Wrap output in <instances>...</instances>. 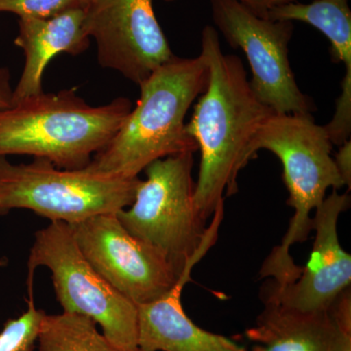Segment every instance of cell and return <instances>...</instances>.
Returning a JSON list of instances; mask_svg holds the SVG:
<instances>
[{"label":"cell","mask_w":351,"mask_h":351,"mask_svg":"<svg viewBox=\"0 0 351 351\" xmlns=\"http://www.w3.org/2000/svg\"><path fill=\"white\" fill-rule=\"evenodd\" d=\"M200 54L209 78L186 130L200 151L195 205L207 221L225 200V193L232 196L239 191L240 171L252 160V141L265 120L276 112L254 94L241 59L223 52L218 29L212 25L203 29Z\"/></svg>","instance_id":"6da1fadb"},{"label":"cell","mask_w":351,"mask_h":351,"mask_svg":"<svg viewBox=\"0 0 351 351\" xmlns=\"http://www.w3.org/2000/svg\"><path fill=\"white\" fill-rule=\"evenodd\" d=\"M209 71L202 55L176 56L141 83L140 98L106 149L87 170L136 179L149 164L198 149L186 130L189 108L205 91Z\"/></svg>","instance_id":"7a4b0ae2"},{"label":"cell","mask_w":351,"mask_h":351,"mask_svg":"<svg viewBox=\"0 0 351 351\" xmlns=\"http://www.w3.org/2000/svg\"><path fill=\"white\" fill-rule=\"evenodd\" d=\"M124 97L92 107L76 88L29 97L0 110V156H29L84 169L112 142L132 110Z\"/></svg>","instance_id":"3957f363"},{"label":"cell","mask_w":351,"mask_h":351,"mask_svg":"<svg viewBox=\"0 0 351 351\" xmlns=\"http://www.w3.org/2000/svg\"><path fill=\"white\" fill-rule=\"evenodd\" d=\"M332 147L326 128L315 123L313 114L274 113L252 141V159L261 149L271 152L280 159L288 205L294 209L282 241L260 270L262 278H269L277 286L299 278L302 267L295 265L289 251L293 245L306 241L313 232L311 213L325 199L327 191L345 186L332 156Z\"/></svg>","instance_id":"277c9868"},{"label":"cell","mask_w":351,"mask_h":351,"mask_svg":"<svg viewBox=\"0 0 351 351\" xmlns=\"http://www.w3.org/2000/svg\"><path fill=\"white\" fill-rule=\"evenodd\" d=\"M193 152L158 159L144 170L130 206L117 213L122 226L136 239L165 256L178 269L215 243L223 219V202L206 226L195 205Z\"/></svg>","instance_id":"5b68a950"},{"label":"cell","mask_w":351,"mask_h":351,"mask_svg":"<svg viewBox=\"0 0 351 351\" xmlns=\"http://www.w3.org/2000/svg\"><path fill=\"white\" fill-rule=\"evenodd\" d=\"M38 267L51 272L63 313L93 321L119 351L138 350V306L90 265L68 223L50 221L34 234L27 260V294L34 293V274Z\"/></svg>","instance_id":"8992f818"},{"label":"cell","mask_w":351,"mask_h":351,"mask_svg":"<svg viewBox=\"0 0 351 351\" xmlns=\"http://www.w3.org/2000/svg\"><path fill=\"white\" fill-rule=\"evenodd\" d=\"M140 181L86 168L61 169L43 158L13 164L0 156V216L25 209L50 221L73 225L130 206Z\"/></svg>","instance_id":"52a82bcc"},{"label":"cell","mask_w":351,"mask_h":351,"mask_svg":"<svg viewBox=\"0 0 351 351\" xmlns=\"http://www.w3.org/2000/svg\"><path fill=\"white\" fill-rule=\"evenodd\" d=\"M217 29L246 55L249 80L261 103L278 114H311L316 110L302 93L289 61L294 23L261 17L237 0H210Z\"/></svg>","instance_id":"ba28073f"},{"label":"cell","mask_w":351,"mask_h":351,"mask_svg":"<svg viewBox=\"0 0 351 351\" xmlns=\"http://www.w3.org/2000/svg\"><path fill=\"white\" fill-rule=\"evenodd\" d=\"M69 226L90 265L136 306L167 294L184 271L133 237L117 214L99 215Z\"/></svg>","instance_id":"9c48e42d"},{"label":"cell","mask_w":351,"mask_h":351,"mask_svg":"<svg viewBox=\"0 0 351 351\" xmlns=\"http://www.w3.org/2000/svg\"><path fill=\"white\" fill-rule=\"evenodd\" d=\"M83 29L96 41L99 64L137 85L176 57L152 0H88Z\"/></svg>","instance_id":"30bf717a"},{"label":"cell","mask_w":351,"mask_h":351,"mask_svg":"<svg viewBox=\"0 0 351 351\" xmlns=\"http://www.w3.org/2000/svg\"><path fill=\"white\" fill-rule=\"evenodd\" d=\"M348 193L337 189L315 209L313 230L315 239L311 258L299 278L285 286L274 281L263 286L262 295L302 313L324 311L350 288L351 256L339 243V216L350 206Z\"/></svg>","instance_id":"8fae6325"},{"label":"cell","mask_w":351,"mask_h":351,"mask_svg":"<svg viewBox=\"0 0 351 351\" xmlns=\"http://www.w3.org/2000/svg\"><path fill=\"white\" fill-rule=\"evenodd\" d=\"M263 309L245 332L247 351H351V295L346 289L324 311L302 313L261 295Z\"/></svg>","instance_id":"7c38bea8"},{"label":"cell","mask_w":351,"mask_h":351,"mask_svg":"<svg viewBox=\"0 0 351 351\" xmlns=\"http://www.w3.org/2000/svg\"><path fill=\"white\" fill-rule=\"evenodd\" d=\"M206 255L201 252L184 267L167 294L138 306V346L142 351H247L232 339L198 327L186 315L182 304L184 286L196 263Z\"/></svg>","instance_id":"4fadbf2b"},{"label":"cell","mask_w":351,"mask_h":351,"mask_svg":"<svg viewBox=\"0 0 351 351\" xmlns=\"http://www.w3.org/2000/svg\"><path fill=\"white\" fill-rule=\"evenodd\" d=\"M265 18L270 20L302 22L322 32L331 43L332 63L343 64L345 78L336 101V110L326 124L328 135L334 145L350 140L351 134V10L348 0H313L309 3L291 2L276 7Z\"/></svg>","instance_id":"5bb4252c"},{"label":"cell","mask_w":351,"mask_h":351,"mask_svg":"<svg viewBox=\"0 0 351 351\" xmlns=\"http://www.w3.org/2000/svg\"><path fill=\"white\" fill-rule=\"evenodd\" d=\"M84 9H73L47 18L19 19L15 45L25 55V66L13 90L12 105L43 93V73L51 60L62 53L77 56L89 48L90 38L83 29Z\"/></svg>","instance_id":"9a60e30c"},{"label":"cell","mask_w":351,"mask_h":351,"mask_svg":"<svg viewBox=\"0 0 351 351\" xmlns=\"http://www.w3.org/2000/svg\"><path fill=\"white\" fill-rule=\"evenodd\" d=\"M36 351H119L96 323L76 314H44Z\"/></svg>","instance_id":"2e32d148"},{"label":"cell","mask_w":351,"mask_h":351,"mask_svg":"<svg viewBox=\"0 0 351 351\" xmlns=\"http://www.w3.org/2000/svg\"><path fill=\"white\" fill-rule=\"evenodd\" d=\"M27 309L8 319L0 331V351H36L39 326L45 311L38 309L34 294H27Z\"/></svg>","instance_id":"e0dca14e"},{"label":"cell","mask_w":351,"mask_h":351,"mask_svg":"<svg viewBox=\"0 0 351 351\" xmlns=\"http://www.w3.org/2000/svg\"><path fill=\"white\" fill-rule=\"evenodd\" d=\"M87 2L88 0H0V12L15 14L19 19H47L73 9H84Z\"/></svg>","instance_id":"ac0fdd59"},{"label":"cell","mask_w":351,"mask_h":351,"mask_svg":"<svg viewBox=\"0 0 351 351\" xmlns=\"http://www.w3.org/2000/svg\"><path fill=\"white\" fill-rule=\"evenodd\" d=\"M335 164L345 186H351V141L339 145V152L334 157Z\"/></svg>","instance_id":"d6986e66"},{"label":"cell","mask_w":351,"mask_h":351,"mask_svg":"<svg viewBox=\"0 0 351 351\" xmlns=\"http://www.w3.org/2000/svg\"><path fill=\"white\" fill-rule=\"evenodd\" d=\"M237 1L250 9L254 13L265 18L271 9L291 3V2H295L297 0H237Z\"/></svg>","instance_id":"ffe728a7"},{"label":"cell","mask_w":351,"mask_h":351,"mask_svg":"<svg viewBox=\"0 0 351 351\" xmlns=\"http://www.w3.org/2000/svg\"><path fill=\"white\" fill-rule=\"evenodd\" d=\"M10 82V71L7 68L0 69V110L12 106L13 89Z\"/></svg>","instance_id":"44dd1931"},{"label":"cell","mask_w":351,"mask_h":351,"mask_svg":"<svg viewBox=\"0 0 351 351\" xmlns=\"http://www.w3.org/2000/svg\"><path fill=\"white\" fill-rule=\"evenodd\" d=\"M7 265H8V260L5 257L0 258V269L6 267Z\"/></svg>","instance_id":"7402d4cb"},{"label":"cell","mask_w":351,"mask_h":351,"mask_svg":"<svg viewBox=\"0 0 351 351\" xmlns=\"http://www.w3.org/2000/svg\"><path fill=\"white\" fill-rule=\"evenodd\" d=\"M165 1L171 2V1H175V0H165Z\"/></svg>","instance_id":"603a6c76"},{"label":"cell","mask_w":351,"mask_h":351,"mask_svg":"<svg viewBox=\"0 0 351 351\" xmlns=\"http://www.w3.org/2000/svg\"><path fill=\"white\" fill-rule=\"evenodd\" d=\"M136 351H142V350H136Z\"/></svg>","instance_id":"cb8c5ba5"}]
</instances>
